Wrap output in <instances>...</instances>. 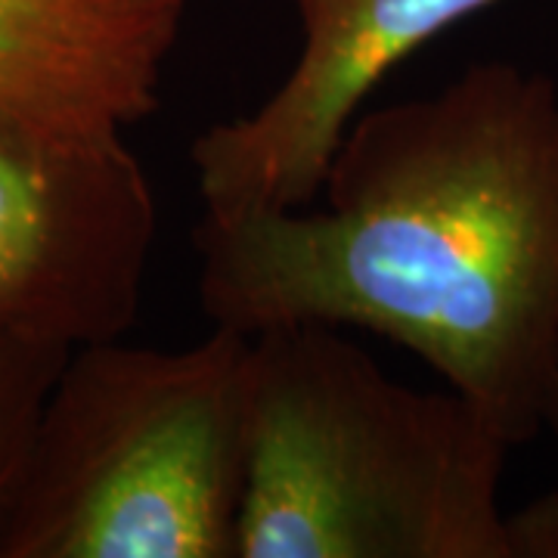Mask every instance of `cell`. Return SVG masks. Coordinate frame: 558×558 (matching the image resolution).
I'll return each mask as SVG.
<instances>
[{"instance_id": "obj_1", "label": "cell", "mask_w": 558, "mask_h": 558, "mask_svg": "<svg viewBox=\"0 0 558 558\" xmlns=\"http://www.w3.org/2000/svg\"><path fill=\"white\" fill-rule=\"evenodd\" d=\"M307 211L202 215V314L258 336L366 329L512 447L558 440V84L478 62L357 116Z\"/></svg>"}, {"instance_id": "obj_2", "label": "cell", "mask_w": 558, "mask_h": 558, "mask_svg": "<svg viewBox=\"0 0 558 558\" xmlns=\"http://www.w3.org/2000/svg\"><path fill=\"white\" fill-rule=\"evenodd\" d=\"M248 339L236 558H519L515 447L469 400L391 379L336 326Z\"/></svg>"}, {"instance_id": "obj_3", "label": "cell", "mask_w": 558, "mask_h": 558, "mask_svg": "<svg viewBox=\"0 0 558 558\" xmlns=\"http://www.w3.org/2000/svg\"><path fill=\"white\" fill-rule=\"evenodd\" d=\"M248 336L72 351L38 418L0 558H236Z\"/></svg>"}, {"instance_id": "obj_4", "label": "cell", "mask_w": 558, "mask_h": 558, "mask_svg": "<svg viewBox=\"0 0 558 558\" xmlns=\"http://www.w3.org/2000/svg\"><path fill=\"white\" fill-rule=\"evenodd\" d=\"M156 190L124 137L0 112V329L78 351L140 314Z\"/></svg>"}, {"instance_id": "obj_5", "label": "cell", "mask_w": 558, "mask_h": 558, "mask_svg": "<svg viewBox=\"0 0 558 558\" xmlns=\"http://www.w3.org/2000/svg\"><path fill=\"white\" fill-rule=\"evenodd\" d=\"M301 53L248 116L211 124L190 146L205 215L304 208L319 196L360 106L440 32L499 0H289Z\"/></svg>"}, {"instance_id": "obj_6", "label": "cell", "mask_w": 558, "mask_h": 558, "mask_svg": "<svg viewBox=\"0 0 558 558\" xmlns=\"http://www.w3.org/2000/svg\"><path fill=\"white\" fill-rule=\"evenodd\" d=\"M183 0H0V112L124 137L159 109Z\"/></svg>"}, {"instance_id": "obj_7", "label": "cell", "mask_w": 558, "mask_h": 558, "mask_svg": "<svg viewBox=\"0 0 558 558\" xmlns=\"http://www.w3.org/2000/svg\"><path fill=\"white\" fill-rule=\"evenodd\" d=\"M69 348L0 329V521L16 494L47 395Z\"/></svg>"}, {"instance_id": "obj_8", "label": "cell", "mask_w": 558, "mask_h": 558, "mask_svg": "<svg viewBox=\"0 0 558 558\" xmlns=\"http://www.w3.org/2000/svg\"><path fill=\"white\" fill-rule=\"evenodd\" d=\"M512 519L519 558H558V494L527 502Z\"/></svg>"}, {"instance_id": "obj_9", "label": "cell", "mask_w": 558, "mask_h": 558, "mask_svg": "<svg viewBox=\"0 0 558 558\" xmlns=\"http://www.w3.org/2000/svg\"><path fill=\"white\" fill-rule=\"evenodd\" d=\"M183 3H186V0H183Z\"/></svg>"}]
</instances>
